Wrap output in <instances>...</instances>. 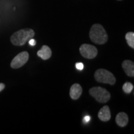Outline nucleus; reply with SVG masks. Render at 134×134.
I'll return each mask as SVG.
<instances>
[{
  "label": "nucleus",
  "instance_id": "nucleus-16",
  "mask_svg": "<svg viewBox=\"0 0 134 134\" xmlns=\"http://www.w3.org/2000/svg\"><path fill=\"white\" fill-rule=\"evenodd\" d=\"M5 88V85L2 83H0V92L2 91Z\"/></svg>",
  "mask_w": 134,
  "mask_h": 134
},
{
  "label": "nucleus",
  "instance_id": "nucleus-15",
  "mask_svg": "<svg viewBox=\"0 0 134 134\" xmlns=\"http://www.w3.org/2000/svg\"><path fill=\"white\" fill-rule=\"evenodd\" d=\"M29 43L30 46H36V40L33 39V38H32L30 40V41H29Z\"/></svg>",
  "mask_w": 134,
  "mask_h": 134
},
{
  "label": "nucleus",
  "instance_id": "nucleus-9",
  "mask_svg": "<svg viewBox=\"0 0 134 134\" xmlns=\"http://www.w3.org/2000/svg\"><path fill=\"white\" fill-rule=\"evenodd\" d=\"M99 119L103 122L109 121L110 119L111 114H110V109L108 105H104L99 110L98 113Z\"/></svg>",
  "mask_w": 134,
  "mask_h": 134
},
{
  "label": "nucleus",
  "instance_id": "nucleus-18",
  "mask_svg": "<svg viewBox=\"0 0 134 134\" xmlns=\"http://www.w3.org/2000/svg\"><path fill=\"white\" fill-rule=\"evenodd\" d=\"M117 1H122V0H117Z\"/></svg>",
  "mask_w": 134,
  "mask_h": 134
},
{
  "label": "nucleus",
  "instance_id": "nucleus-7",
  "mask_svg": "<svg viewBox=\"0 0 134 134\" xmlns=\"http://www.w3.org/2000/svg\"><path fill=\"white\" fill-rule=\"evenodd\" d=\"M82 92H83V89L81 85L78 83H75L70 88V96L72 99L76 100L81 96Z\"/></svg>",
  "mask_w": 134,
  "mask_h": 134
},
{
  "label": "nucleus",
  "instance_id": "nucleus-4",
  "mask_svg": "<svg viewBox=\"0 0 134 134\" xmlns=\"http://www.w3.org/2000/svg\"><path fill=\"white\" fill-rule=\"evenodd\" d=\"M94 78L98 82L109 84L110 85H114L116 81L114 75L111 72L105 69L96 70L94 73Z\"/></svg>",
  "mask_w": 134,
  "mask_h": 134
},
{
  "label": "nucleus",
  "instance_id": "nucleus-3",
  "mask_svg": "<svg viewBox=\"0 0 134 134\" xmlns=\"http://www.w3.org/2000/svg\"><path fill=\"white\" fill-rule=\"evenodd\" d=\"M90 95L100 103H105L110 98V94L105 88L102 87H93L89 91Z\"/></svg>",
  "mask_w": 134,
  "mask_h": 134
},
{
  "label": "nucleus",
  "instance_id": "nucleus-5",
  "mask_svg": "<svg viewBox=\"0 0 134 134\" xmlns=\"http://www.w3.org/2000/svg\"><path fill=\"white\" fill-rule=\"evenodd\" d=\"M80 52L83 57L88 59H93L98 55V49L96 47L92 45L84 43L80 46Z\"/></svg>",
  "mask_w": 134,
  "mask_h": 134
},
{
  "label": "nucleus",
  "instance_id": "nucleus-11",
  "mask_svg": "<svg viewBox=\"0 0 134 134\" xmlns=\"http://www.w3.org/2000/svg\"><path fill=\"white\" fill-rule=\"evenodd\" d=\"M37 55L42 60H48L52 56V50L47 46H43L41 49L37 52Z\"/></svg>",
  "mask_w": 134,
  "mask_h": 134
},
{
  "label": "nucleus",
  "instance_id": "nucleus-13",
  "mask_svg": "<svg viewBox=\"0 0 134 134\" xmlns=\"http://www.w3.org/2000/svg\"><path fill=\"white\" fill-rule=\"evenodd\" d=\"M123 91L127 94H130L131 93L132 90L133 89V85H132L130 82H126L124 84L123 86H122Z\"/></svg>",
  "mask_w": 134,
  "mask_h": 134
},
{
  "label": "nucleus",
  "instance_id": "nucleus-10",
  "mask_svg": "<svg viewBox=\"0 0 134 134\" xmlns=\"http://www.w3.org/2000/svg\"><path fill=\"white\" fill-rule=\"evenodd\" d=\"M129 122V117L125 113H118L115 117V122L119 127H124L127 125Z\"/></svg>",
  "mask_w": 134,
  "mask_h": 134
},
{
  "label": "nucleus",
  "instance_id": "nucleus-17",
  "mask_svg": "<svg viewBox=\"0 0 134 134\" xmlns=\"http://www.w3.org/2000/svg\"><path fill=\"white\" fill-rule=\"evenodd\" d=\"M90 119H90V116H86L84 118L83 121L84 122H88L90 120Z\"/></svg>",
  "mask_w": 134,
  "mask_h": 134
},
{
  "label": "nucleus",
  "instance_id": "nucleus-1",
  "mask_svg": "<svg viewBox=\"0 0 134 134\" xmlns=\"http://www.w3.org/2000/svg\"><path fill=\"white\" fill-rule=\"evenodd\" d=\"M90 37L93 43L99 45L104 44L108 39L106 31L99 24H95L92 26L90 31Z\"/></svg>",
  "mask_w": 134,
  "mask_h": 134
},
{
  "label": "nucleus",
  "instance_id": "nucleus-12",
  "mask_svg": "<svg viewBox=\"0 0 134 134\" xmlns=\"http://www.w3.org/2000/svg\"><path fill=\"white\" fill-rule=\"evenodd\" d=\"M125 39L130 47L134 48V33L133 32H127L125 35Z\"/></svg>",
  "mask_w": 134,
  "mask_h": 134
},
{
  "label": "nucleus",
  "instance_id": "nucleus-14",
  "mask_svg": "<svg viewBox=\"0 0 134 134\" xmlns=\"http://www.w3.org/2000/svg\"><path fill=\"white\" fill-rule=\"evenodd\" d=\"M76 68L79 70H82L84 68V65L82 63H77L76 64Z\"/></svg>",
  "mask_w": 134,
  "mask_h": 134
},
{
  "label": "nucleus",
  "instance_id": "nucleus-6",
  "mask_svg": "<svg viewBox=\"0 0 134 134\" xmlns=\"http://www.w3.org/2000/svg\"><path fill=\"white\" fill-rule=\"evenodd\" d=\"M29 55L27 52H23L17 55L15 57L13 58L11 63V66L12 68L17 69L19 68L26 64L29 60Z\"/></svg>",
  "mask_w": 134,
  "mask_h": 134
},
{
  "label": "nucleus",
  "instance_id": "nucleus-2",
  "mask_svg": "<svg viewBox=\"0 0 134 134\" xmlns=\"http://www.w3.org/2000/svg\"><path fill=\"white\" fill-rule=\"evenodd\" d=\"M34 31L29 28L21 29L14 32L11 37V42L14 46H24L27 41L34 36Z\"/></svg>",
  "mask_w": 134,
  "mask_h": 134
},
{
  "label": "nucleus",
  "instance_id": "nucleus-8",
  "mask_svg": "<svg viewBox=\"0 0 134 134\" xmlns=\"http://www.w3.org/2000/svg\"><path fill=\"white\" fill-rule=\"evenodd\" d=\"M122 66L125 74L130 77L134 76V63L131 60H124L122 63Z\"/></svg>",
  "mask_w": 134,
  "mask_h": 134
}]
</instances>
